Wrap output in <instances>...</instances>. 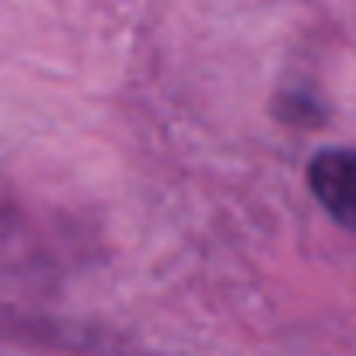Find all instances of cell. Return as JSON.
<instances>
[{"mask_svg":"<svg viewBox=\"0 0 356 356\" xmlns=\"http://www.w3.org/2000/svg\"><path fill=\"white\" fill-rule=\"evenodd\" d=\"M307 186L314 200L339 220L356 227V150L353 147H328L311 157Z\"/></svg>","mask_w":356,"mask_h":356,"instance_id":"6da1fadb","label":"cell"}]
</instances>
